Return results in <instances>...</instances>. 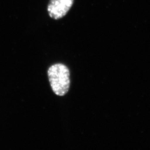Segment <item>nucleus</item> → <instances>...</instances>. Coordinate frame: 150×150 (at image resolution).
Here are the masks:
<instances>
[{
    "label": "nucleus",
    "instance_id": "nucleus-1",
    "mask_svg": "<svg viewBox=\"0 0 150 150\" xmlns=\"http://www.w3.org/2000/svg\"><path fill=\"white\" fill-rule=\"evenodd\" d=\"M50 86L54 93L59 96H64L69 90L70 71L62 64H56L49 67L47 71Z\"/></svg>",
    "mask_w": 150,
    "mask_h": 150
},
{
    "label": "nucleus",
    "instance_id": "nucleus-2",
    "mask_svg": "<svg viewBox=\"0 0 150 150\" xmlns=\"http://www.w3.org/2000/svg\"><path fill=\"white\" fill-rule=\"evenodd\" d=\"M74 0H50L47 6L48 15L57 20L64 17L70 11Z\"/></svg>",
    "mask_w": 150,
    "mask_h": 150
}]
</instances>
